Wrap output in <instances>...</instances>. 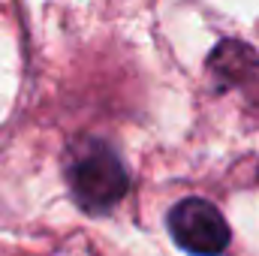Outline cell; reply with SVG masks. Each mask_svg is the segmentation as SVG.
Instances as JSON below:
<instances>
[{"label":"cell","instance_id":"6da1fadb","mask_svg":"<svg viewBox=\"0 0 259 256\" xmlns=\"http://www.w3.org/2000/svg\"><path fill=\"white\" fill-rule=\"evenodd\" d=\"M69 193L88 214L112 211L130 190V175L121 157L106 142H84L72 151L66 169Z\"/></svg>","mask_w":259,"mask_h":256},{"label":"cell","instance_id":"3957f363","mask_svg":"<svg viewBox=\"0 0 259 256\" xmlns=\"http://www.w3.org/2000/svg\"><path fill=\"white\" fill-rule=\"evenodd\" d=\"M208 69H211L217 88H235V84L250 81L259 72V58L247 42H241V39H223L211 52Z\"/></svg>","mask_w":259,"mask_h":256},{"label":"cell","instance_id":"7a4b0ae2","mask_svg":"<svg viewBox=\"0 0 259 256\" xmlns=\"http://www.w3.org/2000/svg\"><path fill=\"white\" fill-rule=\"evenodd\" d=\"M169 232L190 256H220L229 247V226L208 199H181L169 211Z\"/></svg>","mask_w":259,"mask_h":256}]
</instances>
